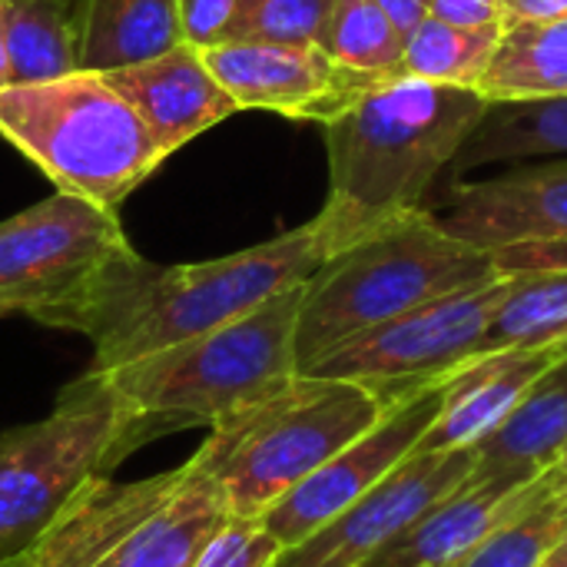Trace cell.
<instances>
[{
    "label": "cell",
    "mask_w": 567,
    "mask_h": 567,
    "mask_svg": "<svg viewBox=\"0 0 567 567\" xmlns=\"http://www.w3.org/2000/svg\"><path fill=\"white\" fill-rule=\"evenodd\" d=\"M502 30H468L455 27L439 17H425L409 37L399 60V76H415L442 86H468L478 90L495 50H498Z\"/></svg>",
    "instance_id": "cell-24"
},
{
    "label": "cell",
    "mask_w": 567,
    "mask_h": 567,
    "mask_svg": "<svg viewBox=\"0 0 567 567\" xmlns=\"http://www.w3.org/2000/svg\"><path fill=\"white\" fill-rule=\"evenodd\" d=\"M133 415L96 372H83L47 419L0 435V565L30 555L70 502L136 452Z\"/></svg>",
    "instance_id": "cell-8"
},
{
    "label": "cell",
    "mask_w": 567,
    "mask_h": 567,
    "mask_svg": "<svg viewBox=\"0 0 567 567\" xmlns=\"http://www.w3.org/2000/svg\"><path fill=\"white\" fill-rule=\"evenodd\" d=\"M233 518L219 478L193 455L186 465L140 478H93L43 542L33 567H193Z\"/></svg>",
    "instance_id": "cell-7"
},
{
    "label": "cell",
    "mask_w": 567,
    "mask_h": 567,
    "mask_svg": "<svg viewBox=\"0 0 567 567\" xmlns=\"http://www.w3.org/2000/svg\"><path fill=\"white\" fill-rule=\"evenodd\" d=\"M326 259L329 249L316 219L206 262L156 266L136 252L70 312L63 332L90 339V369L106 372L259 309L272 296L312 279Z\"/></svg>",
    "instance_id": "cell-2"
},
{
    "label": "cell",
    "mask_w": 567,
    "mask_h": 567,
    "mask_svg": "<svg viewBox=\"0 0 567 567\" xmlns=\"http://www.w3.org/2000/svg\"><path fill=\"white\" fill-rule=\"evenodd\" d=\"M567 532V485L535 502L452 567H542Z\"/></svg>",
    "instance_id": "cell-26"
},
{
    "label": "cell",
    "mask_w": 567,
    "mask_h": 567,
    "mask_svg": "<svg viewBox=\"0 0 567 567\" xmlns=\"http://www.w3.org/2000/svg\"><path fill=\"white\" fill-rule=\"evenodd\" d=\"M382 415V399L359 382L292 375L216 422L196 458L219 478L233 515L262 518Z\"/></svg>",
    "instance_id": "cell-5"
},
{
    "label": "cell",
    "mask_w": 567,
    "mask_h": 567,
    "mask_svg": "<svg viewBox=\"0 0 567 567\" xmlns=\"http://www.w3.org/2000/svg\"><path fill=\"white\" fill-rule=\"evenodd\" d=\"M567 449V352L538 379L512 419L475 449V475L545 472Z\"/></svg>",
    "instance_id": "cell-19"
},
{
    "label": "cell",
    "mask_w": 567,
    "mask_h": 567,
    "mask_svg": "<svg viewBox=\"0 0 567 567\" xmlns=\"http://www.w3.org/2000/svg\"><path fill=\"white\" fill-rule=\"evenodd\" d=\"M561 485H567V475L558 465L545 472H498L472 478L415 518L365 567H452L495 528Z\"/></svg>",
    "instance_id": "cell-14"
},
{
    "label": "cell",
    "mask_w": 567,
    "mask_h": 567,
    "mask_svg": "<svg viewBox=\"0 0 567 567\" xmlns=\"http://www.w3.org/2000/svg\"><path fill=\"white\" fill-rule=\"evenodd\" d=\"M319 47L352 73L392 76L405 50V33L375 0H336Z\"/></svg>",
    "instance_id": "cell-25"
},
{
    "label": "cell",
    "mask_w": 567,
    "mask_h": 567,
    "mask_svg": "<svg viewBox=\"0 0 567 567\" xmlns=\"http://www.w3.org/2000/svg\"><path fill=\"white\" fill-rule=\"evenodd\" d=\"M392 20H395V27L409 37L425 17H429V10H432V0H375Z\"/></svg>",
    "instance_id": "cell-33"
},
{
    "label": "cell",
    "mask_w": 567,
    "mask_h": 567,
    "mask_svg": "<svg viewBox=\"0 0 567 567\" xmlns=\"http://www.w3.org/2000/svg\"><path fill=\"white\" fill-rule=\"evenodd\" d=\"M478 93L488 103L567 96V13L508 23Z\"/></svg>",
    "instance_id": "cell-21"
},
{
    "label": "cell",
    "mask_w": 567,
    "mask_h": 567,
    "mask_svg": "<svg viewBox=\"0 0 567 567\" xmlns=\"http://www.w3.org/2000/svg\"><path fill=\"white\" fill-rule=\"evenodd\" d=\"M442 399L445 382L389 405L385 415L362 439L346 445L339 455H332L322 468H316L272 508L262 512L259 522L266 525V532L282 548H292L329 525L336 515L352 508L359 498H365L419 449L442 412Z\"/></svg>",
    "instance_id": "cell-11"
},
{
    "label": "cell",
    "mask_w": 567,
    "mask_h": 567,
    "mask_svg": "<svg viewBox=\"0 0 567 567\" xmlns=\"http://www.w3.org/2000/svg\"><path fill=\"white\" fill-rule=\"evenodd\" d=\"M495 266L502 276H518V272H567V239L551 243H518L495 249Z\"/></svg>",
    "instance_id": "cell-30"
},
{
    "label": "cell",
    "mask_w": 567,
    "mask_h": 567,
    "mask_svg": "<svg viewBox=\"0 0 567 567\" xmlns=\"http://www.w3.org/2000/svg\"><path fill=\"white\" fill-rule=\"evenodd\" d=\"M475 449L415 452L365 498L336 515L306 542L282 548L272 567H365L432 505L468 485Z\"/></svg>",
    "instance_id": "cell-12"
},
{
    "label": "cell",
    "mask_w": 567,
    "mask_h": 567,
    "mask_svg": "<svg viewBox=\"0 0 567 567\" xmlns=\"http://www.w3.org/2000/svg\"><path fill=\"white\" fill-rule=\"evenodd\" d=\"M485 110L478 90L385 76L329 120V193L316 213L329 256L425 209L432 183L455 163Z\"/></svg>",
    "instance_id": "cell-1"
},
{
    "label": "cell",
    "mask_w": 567,
    "mask_h": 567,
    "mask_svg": "<svg viewBox=\"0 0 567 567\" xmlns=\"http://www.w3.org/2000/svg\"><path fill=\"white\" fill-rule=\"evenodd\" d=\"M10 86V63H7V37H3V0H0V90Z\"/></svg>",
    "instance_id": "cell-34"
},
{
    "label": "cell",
    "mask_w": 567,
    "mask_h": 567,
    "mask_svg": "<svg viewBox=\"0 0 567 567\" xmlns=\"http://www.w3.org/2000/svg\"><path fill=\"white\" fill-rule=\"evenodd\" d=\"M0 136L60 193L120 209L169 156L103 73L0 90Z\"/></svg>",
    "instance_id": "cell-6"
},
{
    "label": "cell",
    "mask_w": 567,
    "mask_h": 567,
    "mask_svg": "<svg viewBox=\"0 0 567 567\" xmlns=\"http://www.w3.org/2000/svg\"><path fill=\"white\" fill-rule=\"evenodd\" d=\"M203 53L239 110H262L322 126L349 110L369 86L385 80L346 70L319 43L226 40Z\"/></svg>",
    "instance_id": "cell-13"
},
{
    "label": "cell",
    "mask_w": 567,
    "mask_h": 567,
    "mask_svg": "<svg viewBox=\"0 0 567 567\" xmlns=\"http://www.w3.org/2000/svg\"><path fill=\"white\" fill-rule=\"evenodd\" d=\"M558 468H561V472H565V475H567V449H565V452H561V458H558Z\"/></svg>",
    "instance_id": "cell-37"
},
{
    "label": "cell",
    "mask_w": 567,
    "mask_h": 567,
    "mask_svg": "<svg viewBox=\"0 0 567 567\" xmlns=\"http://www.w3.org/2000/svg\"><path fill=\"white\" fill-rule=\"evenodd\" d=\"M561 346H567V272H518L475 355Z\"/></svg>",
    "instance_id": "cell-23"
},
{
    "label": "cell",
    "mask_w": 567,
    "mask_h": 567,
    "mask_svg": "<svg viewBox=\"0 0 567 567\" xmlns=\"http://www.w3.org/2000/svg\"><path fill=\"white\" fill-rule=\"evenodd\" d=\"M429 13L455 27H468V30H488V27L505 30L502 0H432Z\"/></svg>",
    "instance_id": "cell-31"
},
{
    "label": "cell",
    "mask_w": 567,
    "mask_h": 567,
    "mask_svg": "<svg viewBox=\"0 0 567 567\" xmlns=\"http://www.w3.org/2000/svg\"><path fill=\"white\" fill-rule=\"evenodd\" d=\"M442 226L478 246L567 239V156L518 163L478 183H452Z\"/></svg>",
    "instance_id": "cell-15"
},
{
    "label": "cell",
    "mask_w": 567,
    "mask_h": 567,
    "mask_svg": "<svg viewBox=\"0 0 567 567\" xmlns=\"http://www.w3.org/2000/svg\"><path fill=\"white\" fill-rule=\"evenodd\" d=\"M561 349H502L472 355L445 379L442 412L419 442L422 452H458L478 449L492 439L512 412L528 399L538 379L561 359ZM412 452V455H415Z\"/></svg>",
    "instance_id": "cell-17"
},
{
    "label": "cell",
    "mask_w": 567,
    "mask_h": 567,
    "mask_svg": "<svg viewBox=\"0 0 567 567\" xmlns=\"http://www.w3.org/2000/svg\"><path fill=\"white\" fill-rule=\"evenodd\" d=\"M0 567H33V561H30V555H23V558H13V561H3Z\"/></svg>",
    "instance_id": "cell-36"
},
{
    "label": "cell",
    "mask_w": 567,
    "mask_h": 567,
    "mask_svg": "<svg viewBox=\"0 0 567 567\" xmlns=\"http://www.w3.org/2000/svg\"><path fill=\"white\" fill-rule=\"evenodd\" d=\"M80 70L110 73L153 60L183 40L179 0H76Z\"/></svg>",
    "instance_id": "cell-18"
},
{
    "label": "cell",
    "mask_w": 567,
    "mask_h": 567,
    "mask_svg": "<svg viewBox=\"0 0 567 567\" xmlns=\"http://www.w3.org/2000/svg\"><path fill=\"white\" fill-rule=\"evenodd\" d=\"M512 289V276L432 299L326 352L309 372L359 382L395 405L412 392L445 382L478 352V342Z\"/></svg>",
    "instance_id": "cell-10"
},
{
    "label": "cell",
    "mask_w": 567,
    "mask_h": 567,
    "mask_svg": "<svg viewBox=\"0 0 567 567\" xmlns=\"http://www.w3.org/2000/svg\"><path fill=\"white\" fill-rule=\"evenodd\" d=\"M567 156V96L488 103L482 123L452 163V183L482 166Z\"/></svg>",
    "instance_id": "cell-20"
},
{
    "label": "cell",
    "mask_w": 567,
    "mask_h": 567,
    "mask_svg": "<svg viewBox=\"0 0 567 567\" xmlns=\"http://www.w3.org/2000/svg\"><path fill=\"white\" fill-rule=\"evenodd\" d=\"M542 567H567V532H565V538L555 545V551L542 561Z\"/></svg>",
    "instance_id": "cell-35"
},
{
    "label": "cell",
    "mask_w": 567,
    "mask_h": 567,
    "mask_svg": "<svg viewBox=\"0 0 567 567\" xmlns=\"http://www.w3.org/2000/svg\"><path fill=\"white\" fill-rule=\"evenodd\" d=\"M336 0H246L236 40L319 43Z\"/></svg>",
    "instance_id": "cell-27"
},
{
    "label": "cell",
    "mask_w": 567,
    "mask_h": 567,
    "mask_svg": "<svg viewBox=\"0 0 567 567\" xmlns=\"http://www.w3.org/2000/svg\"><path fill=\"white\" fill-rule=\"evenodd\" d=\"M502 7H505V27L525 20H555L567 13V0H502Z\"/></svg>",
    "instance_id": "cell-32"
},
{
    "label": "cell",
    "mask_w": 567,
    "mask_h": 567,
    "mask_svg": "<svg viewBox=\"0 0 567 567\" xmlns=\"http://www.w3.org/2000/svg\"><path fill=\"white\" fill-rule=\"evenodd\" d=\"M282 545L266 532L259 518L233 515L199 551L193 567H272Z\"/></svg>",
    "instance_id": "cell-28"
},
{
    "label": "cell",
    "mask_w": 567,
    "mask_h": 567,
    "mask_svg": "<svg viewBox=\"0 0 567 567\" xmlns=\"http://www.w3.org/2000/svg\"><path fill=\"white\" fill-rule=\"evenodd\" d=\"M10 83H43L80 70L76 0H3Z\"/></svg>",
    "instance_id": "cell-22"
},
{
    "label": "cell",
    "mask_w": 567,
    "mask_h": 567,
    "mask_svg": "<svg viewBox=\"0 0 567 567\" xmlns=\"http://www.w3.org/2000/svg\"><path fill=\"white\" fill-rule=\"evenodd\" d=\"M103 76L136 110L166 156L239 113L236 100L206 63V53L189 43Z\"/></svg>",
    "instance_id": "cell-16"
},
{
    "label": "cell",
    "mask_w": 567,
    "mask_h": 567,
    "mask_svg": "<svg viewBox=\"0 0 567 567\" xmlns=\"http://www.w3.org/2000/svg\"><path fill=\"white\" fill-rule=\"evenodd\" d=\"M130 256L136 249L116 209L56 189L0 223V319L27 316L63 329Z\"/></svg>",
    "instance_id": "cell-9"
},
{
    "label": "cell",
    "mask_w": 567,
    "mask_h": 567,
    "mask_svg": "<svg viewBox=\"0 0 567 567\" xmlns=\"http://www.w3.org/2000/svg\"><path fill=\"white\" fill-rule=\"evenodd\" d=\"M302 292L306 282L206 336L96 372L130 409L136 445L179 429H213L289 382Z\"/></svg>",
    "instance_id": "cell-4"
},
{
    "label": "cell",
    "mask_w": 567,
    "mask_h": 567,
    "mask_svg": "<svg viewBox=\"0 0 567 567\" xmlns=\"http://www.w3.org/2000/svg\"><path fill=\"white\" fill-rule=\"evenodd\" d=\"M495 279H502L495 256L452 236L435 213L402 216L329 256L306 279L296 322V375L395 316Z\"/></svg>",
    "instance_id": "cell-3"
},
{
    "label": "cell",
    "mask_w": 567,
    "mask_h": 567,
    "mask_svg": "<svg viewBox=\"0 0 567 567\" xmlns=\"http://www.w3.org/2000/svg\"><path fill=\"white\" fill-rule=\"evenodd\" d=\"M246 0H179V27L189 47L209 50L236 40Z\"/></svg>",
    "instance_id": "cell-29"
}]
</instances>
